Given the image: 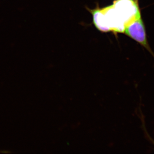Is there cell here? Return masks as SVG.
I'll return each mask as SVG.
<instances>
[{"mask_svg": "<svg viewBox=\"0 0 154 154\" xmlns=\"http://www.w3.org/2000/svg\"><path fill=\"white\" fill-rule=\"evenodd\" d=\"M91 13L93 15L94 24L96 28L102 32L110 31L102 10H92Z\"/></svg>", "mask_w": 154, "mask_h": 154, "instance_id": "7a4b0ae2", "label": "cell"}, {"mask_svg": "<svg viewBox=\"0 0 154 154\" xmlns=\"http://www.w3.org/2000/svg\"><path fill=\"white\" fill-rule=\"evenodd\" d=\"M124 33L153 54L147 39L145 27L141 17L127 25L125 29Z\"/></svg>", "mask_w": 154, "mask_h": 154, "instance_id": "6da1fadb", "label": "cell"}]
</instances>
